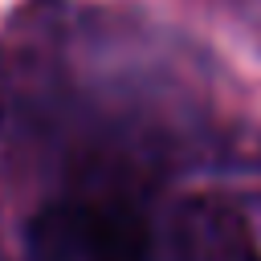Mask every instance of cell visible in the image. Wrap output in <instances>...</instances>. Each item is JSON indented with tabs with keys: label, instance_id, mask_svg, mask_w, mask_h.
I'll return each instance as SVG.
<instances>
[{
	"label": "cell",
	"instance_id": "cell-1",
	"mask_svg": "<svg viewBox=\"0 0 261 261\" xmlns=\"http://www.w3.org/2000/svg\"><path fill=\"white\" fill-rule=\"evenodd\" d=\"M33 261H151V224L126 204H45L29 228Z\"/></svg>",
	"mask_w": 261,
	"mask_h": 261
}]
</instances>
